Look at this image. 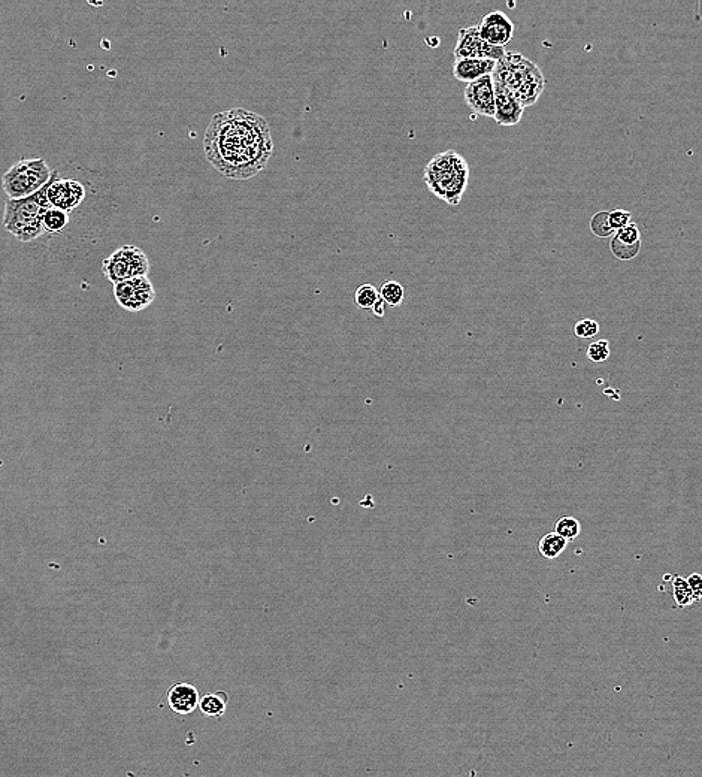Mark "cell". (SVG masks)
I'll return each mask as SVG.
<instances>
[{
	"label": "cell",
	"mask_w": 702,
	"mask_h": 777,
	"mask_svg": "<svg viewBox=\"0 0 702 777\" xmlns=\"http://www.w3.org/2000/svg\"><path fill=\"white\" fill-rule=\"evenodd\" d=\"M204 152L221 175L250 180L272 157L271 127L262 115L244 108L218 112L206 127Z\"/></svg>",
	"instance_id": "obj_1"
},
{
	"label": "cell",
	"mask_w": 702,
	"mask_h": 777,
	"mask_svg": "<svg viewBox=\"0 0 702 777\" xmlns=\"http://www.w3.org/2000/svg\"><path fill=\"white\" fill-rule=\"evenodd\" d=\"M423 180L432 194L456 206L470 184V165L458 152L447 150L430 159L423 171Z\"/></svg>",
	"instance_id": "obj_2"
},
{
	"label": "cell",
	"mask_w": 702,
	"mask_h": 777,
	"mask_svg": "<svg viewBox=\"0 0 702 777\" xmlns=\"http://www.w3.org/2000/svg\"><path fill=\"white\" fill-rule=\"evenodd\" d=\"M491 78L510 90L524 108L535 105L545 88L540 66L519 53H507L496 62Z\"/></svg>",
	"instance_id": "obj_3"
},
{
	"label": "cell",
	"mask_w": 702,
	"mask_h": 777,
	"mask_svg": "<svg viewBox=\"0 0 702 777\" xmlns=\"http://www.w3.org/2000/svg\"><path fill=\"white\" fill-rule=\"evenodd\" d=\"M50 208L45 187L25 199H8L2 225L18 241L30 242L45 234L44 215Z\"/></svg>",
	"instance_id": "obj_4"
},
{
	"label": "cell",
	"mask_w": 702,
	"mask_h": 777,
	"mask_svg": "<svg viewBox=\"0 0 702 777\" xmlns=\"http://www.w3.org/2000/svg\"><path fill=\"white\" fill-rule=\"evenodd\" d=\"M51 177L45 159H21L4 173L2 187L8 199H25L44 189Z\"/></svg>",
	"instance_id": "obj_5"
},
{
	"label": "cell",
	"mask_w": 702,
	"mask_h": 777,
	"mask_svg": "<svg viewBox=\"0 0 702 777\" xmlns=\"http://www.w3.org/2000/svg\"><path fill=\"white\" fill-rule=\"evenodd\" d=\"M102 272L114 284L135 277H148L150 260L147 254L135 246H123L102 262Z\"/></svg>",
	"instance_id": "obj_6"
},
{
	"label": "cell",
	"mask_w": 702,
	"mask_h": 777,
	"mask_svg": "<svg viewBox=\"0 0 702 777\" xmlns=\"http://www.w3.org/2000/svg\"><path fill=\"white\" fill-rule=\"evenodd\" d=\"M114 296L121 308L138 312L154 303L156 288L148 277H135L114 284Z\"/></svg>",
	"instance_id": "obj_7"
},
{
	"label": "cell",
	"mask_w": 702,
	"mask_h": 777,
	"mask_svg": "<svg viewBox=\"0 0 702 777\" xmlns=\"http://www.w3.org/2000/svg\"><path fill=\"white\" fill-rule=\"evenodd\" d=\"M46 199H48L51 208L72 213L86 199L84 182L75 178H60L58 171L53 172L50 182L45 185Z\"/></svg>",
	"instance_id": "obj_8"
},
{
	"label": "cell",
	"mask_w": 702,
	"mask_h": 777,
	"mask_svg": "<svg viewBox=\"0 0 702 777\" xmlns=\"http://www.w3.org/2000/svg\"><path fill=\"white\" fill-rule=\"evenodd\" d=\"M454 59H486L499 62L507 54L505 48L487 44L479 36L478 26H470L459 30L458 42L454 46Z\"/></svg>",
	"instance_id": "obj_9"
},
{
	"label": "cell",
	"mask_w": 702,
	"mask_h": 777,
	"mask_svg": "<svg viewBox=\"0 0 702 777\" xmlns=\"http://www.w3.org/2000/svg\"><path fill=\"white\" fill-rule=\"evenodd\" d=\"M463 98L466 105L475 114L484 117H495V84L491 75L483 77L474 83L466 84Z\"/></svg>",
	"instance_id": "obj_10"
},
{
	"label": "cell",
	"mask_w": 702,
	"mask_h": 777,
	"mask_svg": "<svg viewBox=\"0 0 702 777\" xmlns=\"http://www.w3.org/2000/svg\"><path fill=\"white\" fill-rule=\"evenodd\" d=\"M478 32L487 44L505 48L514 36V22L502 11H491L479 21Z\"/></svg>",
	"instance_id": "obj_11"
},
{
	"label": "cell",
	"mask_w": 702,
	"mask_h": 777,
	"mask_svg": "<svg viewBox=\"0 0 702 777\" xmlns=\"http://www.w3.org/2000/svg\"><path fill=\"white\" fill-rule=\"evenodd\" d=\"M495 84V121L499 126H516L522 121L524 107L512 95L510 90L501 86L496 81Z\"/></svg>",
	"instance_id": "obj_12"
},
{
	"label": "cell",
	"mask_w": 702,
	"mask_h": 777,
	"mask_svg": "<svg viewBox=\"0 0 702 777\" xmlns=\"http://www.w3.org/2000/svg\"><path fill=\"white\" fill-rule=\"evenodd\" d=\"M495 66L496 62L486 59H456L453 63V77L461 83L470 84L494 74Z\"/></svg>",
	"instance_id": "obj_13"
},
{
	"label": "cell",
	"mask_w": 702,
	"mask_h": 777,
	"mask_svg": "<svg viewBox=\"0 0 702 777\" xmlns=\"http://www.w3.org/2000/svg\"><path fill=\"white\" fill-rule=\"evenodd\" d=\"M199 692L190 683H177L168 691V704L178 715H189L199 707Z\"/></svg>",
	"instance_id": "obj_14"
},
{
	"label": "cell",
	"mask_w": 702,
	"mask_h": 777,
	"mask_svg": "<svg viewBox=\"0 0 702 777\" xmlns=\"http://www.w3.org/2000/svg\"><path fill=\"white\" fill-rule=\"evenodd\" d=\"M567 544L568 541L565 538H562L559 533L550 532V533H545V536L540 540V543H538V550H540L543 558L556 559L557 556L564 553V550L567 549Z\"/></svg>",
	"instance_id": "obj_15"
},
{
	"label": "cell",
	"mask_w": 702,
	"mask_h": 777,
	"mask_svg": "<svg viewBox=\"0 0 702 777\" xmlns=\"http://www.w3.org/2000/svg\"><path fill=\"white\" fill-rule=\"evenodd\" d=\"M199 707H201L202 713L209 717L223 716L227 707V695L225 692L206 693L205 697L199 701Z\"/></svg>",
	"instance_id": "obj_16"
},
{
	"label": "cell",
	"mask_w": 702,
	"mask_h": 777,
	"mask_svg": "<svg viewBox=\"0 0 702 777\" xmlns=\"http://www.w3.org/2000/svg\"><path fill=\"white\" fill-rule=\"evenodd\" d=\"M70 223V213L57 210V208H50L44 215V230L45 234L57 235L63 232Z\"/></svg>",
	"instance_id": "obj_17"
},
{
	"label": "cell",
	"mask_w": 702,
	"mask_h": 777,
	"mask_svg": "<svg viewBox=\"0 0 702 777\" xmlns=\"http://www.w3.org/2000/svg\"><path fill=\"white\" fill-rule=\"evenodd\" d=\"M381 299L380 290H377L376 286L372 284H362L356 288L355 293V303L362 310H373Z\"/></svg>",
	"instance_id": "obj_18"
},
{
	"label": "cell",
	"mask_w": 702,
	"mask_h": 777,
	"mask_svg": "<svg viewBox=\"0 0 702 777\" xmlns=\"http://www.w3.org/2000/svg\"><path fill=\"white\" fill-rule=\"evenodd\" d=\"M673 597L678 607H689L695 602L692 589H690L687 580L680 576L673 578Z\"/></svg>",
	"instance_id": "obj_19"
},
{
	"label": "cell",
	"mask_w": 702,
	"mask_h": 777,
	"mask_svg": "<svg viewBox=\"0 0 702 777\" xmlns=\"http://www.w3.org/2000/svg\"><path fill=\"white\" fill-rule=\"evenodd\" d=\"M380 296L384 300L385 305L389 307H399L405 296L404 286L397 281H385L383 283L380 288Z\"/></svg>",
	"instance_id": "obj_20"
},
{
	"label": "cell",
	"mask_w": 702,
	"mask_h": 777,
	"mask_svg": "<svg viewBox=\"0 0 702 777\" xmlns=\"http://www.w3.org/2000/svg\"><path fill=\"white\" fill-rule=\"evenodd\" d=\"M590 232L598 238H610L616 232L610 225V211H600L590 218Z\"/></svg>",
	"instance_id": "obj_21"
},
{
	"label": "cell",
	"mask_w": 702,
	"mask_h": 777,
	"mask_svg": "<svg viewBox=\"0 0 702 777\" xmlns=\"http://www.w3.org/2000/svg\"><path fill=\"white\" fill-rule=\"evenodd\" d=\"M555 532L559 533V536L562 538H565L567 541H574L580 536L581 525L576 517L565 516L556 522Z\"/></svg>",
	"instance_id": "obj_22"
},
{
	"label": "cell",
	"mask_w": 702,
	"mask_h": 777,
	"mask_svg": "<svg viewBox=\"0 0 702 777\" xmlns=\"http://www.w3.org/2000/svg\"><path fill=\"white\" fill-rule=\"evenodd\" d=\"M610 250H611L613 256L618 260H632L640 254L641 244L626 246V244H622V242H620L617 238L613 237L611 241H610Z\"/></svg>",
	"instance_id": "obj_23"
},
{
	"label": "cell",
	"mask_w": 702,
	"mask_h": 777,
	"mask_svg": "<svg viewBox=\"0 0 702 777\" xmlns=\"http://www.w3.org/2000/svg\"><path fill=\"white\" fill-rule=\"evenodd\" d=\"M610 354H611V347H610V343H608L607 340L595 341L589 345V349H588V359L590 362H595V364L605 362L607 359L610 357Z\"/></svg>",
	"instance_id": "obj_24"
},
{
	"label": "cell",
	"mask_w": 702,
	"mask_h": 777,
	"mask_svg": "<svg viewBox=\"0 0 702 777\" xmlns=\"http://www.w3.org/2000/svg\"><path fill=\"white\" fill-rule=\"evenodd\" d=\"M600 333V323L593 319H583L576 323L574 335L580 340H590Z\"/></svg>",
	"instance_id": "obj_25"
},
{
	"label": "cell",
	"mask_w": 702,
	"mask_h": 777,
	"mask_svg": "<svg viewBox=\"0 0 702 777\" xmlns=\"http://www.w3.org/2000/svg\"><path fill=\"white\" fill-rule=\"evenodd\" d=\"M613 237L617 238L620 242H622V244H626V246L641 244V234H640V229L635 223H629L623 229L617 230Z\"/></svg>",
	"instance_id": "obj_26"
},
{
	"label": "cell",
	"mask_w": 702,
	"mask_h": 777,
	"mask_svg": "<svg viewBox=\"0 0 702 777\" xmlns=\"http://www.w3.org/2000/svg\"><path fill=\"white\" fill-rule=\"evenodd\" d=\"M630 223V213L626 210L610 211V225L614 232L623 229Z\"/></svg>",
	"instance_id": "obj_27"
},
{
	"label": "cell",
	"mask_w": 702,
	"mask_h": 777,
	"mask_svg": "<svg viewBox=\"0 0 702 777\" xmlns=\"http://www.w3.org/2000/svg\"><path fill=\"white\" fill-rule=\"evenodd\" d=\"M686 580H687V583H689L690 589H692V594H694L695 601L702 599V574H699V573H692Z\"/></svg>",
	"instance_id": "obj_28"
},
{
	"label": "cell",
	"mask_w": 702,
	"mask_h": 777,
	"mask_svg": "<svg viewBox=\"0 0 702 777\" xmlns=\"http://www.w3.org/2000/svg\"><path fill=\"white\" fill-rule=\"evenodd\" d=\"M384 307H385L384 300L380 299V300H378V304H377L376 307H373V310H372V311H373V314L378 316V317H383V316H384Z\"/></svg>",
	"instance_id": "obj_29"
}]
</instances>
